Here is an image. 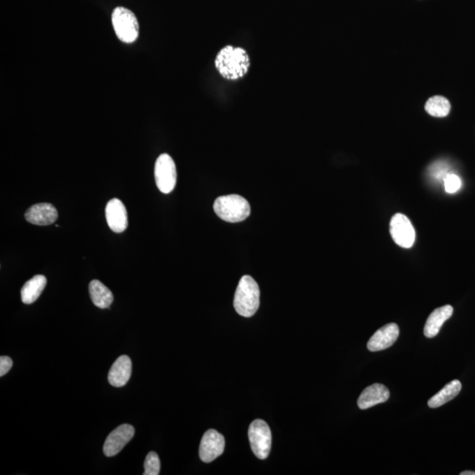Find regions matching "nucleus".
Returning a JSON list of instances; mask_svg holds the SVG:
<instances>
[{
	"label": "nucleus",
	"mask_w": 475,
	"mask_h": 475,
	"mask_svg": "<svg viewBox=\"0 0 475 475\" xmlns=\"http://www.w3.org/2000/svg\"><path fill=\"white\" fill-rule=\"evenodd\" d=\"M220 75L227 80L242 79L249 73L250 59L243 48L227 45L220 50L215 59Z\"/></svg>",
	"instance_id": "nucleus-1"
},
{
	"label": "nucleus",
	"mask_w": 475,
	"mask_h": 475,
	"mask_svg": "<svg viewBox=\"0 0 475 475\" xmlns=\"http://www.w3.org/2000/svg\"><path fill=\"white\" fill-rule=\"evenodd\" d=\"M234 308L243 317H252L260 307V289L253 277L244 276L238 285Z\"/></svg>",
	"instance_id": "nucleus-2"
},
{
	"label": "nucleus",
	"mask_w": 475,
	"mask_h": 475,
	"mask_svg": "<svg viewBox=\"0 0 475 475\" xmlns=\"http://www.w3.org/2000/svg\"><path fill=\"white\" fill-rule=\"evenodd\" d=\"M214 212L229 223H239L249 218L251 212L249 203L239 195L220 196L214 203Z\"/></svg>",
	"instance_id": "nucleus-3"
},
{
	"label": "nucleus",
	"mask_w": 475,
	"mask_h": 475,
	"mask_svg": "<svg viewBox=\"0 0 475 475\" xmlns=\"http://www.w3.org/2000/svg\"><path fill=\"white\" fill-rule=\"evenodd\" d=\"M112 24L115 34L122 42L134 43L139 35V25L137 17L125 8L119 6L112 13Z\"/></svg>",
	"instance_id": "nucleus-4"
},
{
	"label": "nucleus",
	"mask_w": 475,
	"mask_h": 475,
	"mask_svg": "<svg viewBox=\"0 0 475 475\" xmlns=\"http://www.w3.org/2000/svg\"><path fill=\"white\" fill-rule=\"evenodd\" d=\"M249 437L254 455L260 460L267 459L272 443V436L267 423L260 419L254 420L249 426Z\"/></svg>",
	"instance_id": "nucleus-5"
},
{
	"label": "nucleus",
	"mask_w": 475,
	"mask_h": 475,
	"mask_svg": "<svg viewBox=\"0 0 475 475\" xmlns=\"http://www.w3.org/2000/svg\"><path fill=\"white\" fill-rule=\"evenodd\" d=\"M154 176L156 185L164 194H169L174 190L177 172L174 159L170 155L163 154L155 163Z\"/></svg>",
	"instance_id": "nucleus-6"
},
{
	"label": "nucleus",
	"mask_w": 475,
	"mask_h": 475,
	"mask_svg": "<svg viewBox=\"0 0 475 475\" xmlns=\"http://www.w3.org/2000/svg\"><path fill=\"white\" fill-rule=\"evenodd\" d=\"M390 233L397 245L410 249L415 243L416 231L408 219L403 214L397 213L390 222Z\"/></svg>",
	"instance_id": "nucleus-7"
},
{
	"label": "nucleus",
	"mask_w": 475,
	"mask_h": 475,
	"mask_svg": "<svg viewBox=\"0 0 475 475\" xmlns=\"http://www.w3.org/2000/svg\"><path fill=\"white\" fill-rule=\"evenodd\" d=\"M225 437L215 430H209L203 435L199 448V456L203 462L210 463L222 455L225 450Z\"/></svg>",
	"instance_id": "nucleus-8"
},
{
	"label": "nucleus",
	"mask_w": 475,
	"mask_h": 475,
	"mask_svg": "<svg viewBox=\"0 0 475 475\" xmlns=\"http://www.w3.org/2000/svg\"><path fill=\"white\" fill-rule=\"evenodd\" d=\"M135 429L130 424H123L114 430L105 441L103 451L107 457L117 455L133 439Z\"/></svg>",
	"instance_id": "nucleus-9"
},
{
	"label": "nucleus",
	"mask_w": 475,
	"mask_h": 475,
	"mask_svg": "<svg viewBox=\"0 0 475 475\" xmlns=\"http://www.w3.org/2000/svg\"><path fill=\"white\" fill-rule=\"evenodd\" d=\"M400 335V328L395 323L384 326L372 335L367 344L370 351L376 352L384 351L391 347L397 341Z\"/></svg>",
	"instance_id": "nucleus-10"
},
{
	"label": "nucleus",
	"mask_w": 475,
	"mask_h": 475,
	"mask_svg": "<svg viewBox=\"0 0 475 475\" xmlns=\"http://www.w3.org/2000/svg\"><path fill=\"white\" fill-rule=\"evenodd\" d=\"M106 219L108 226L115 233H121L127 229V210L121 200L114 198L108 203Z\"/></svg>",
	"instance_id": "nucleus-11"
},
{
	"label": "nucleus",
	"mask_w": 475,
	"mask_h": 475,
	"mask_svg": "<svg viewBox=\"0 0 475 475\" xmlns=\"http://www.w3.org/2000/svg\"><path fill=\"white\" fill-rule=\"evenodd\" d=\"M27 221L36 226H50L59 218L57 210L50 203H43L30 207L25 214Z\"/></svg>",
	"instance_id": "nucleus-12"
},
{
	"label": "nucleus",
	"mask_w": 475,
	"mask_h": 475,
	"mask_svg": "<svg viewBox=\"0 0 475 475\" xmlns=\"http://www.w3.org/2000/svg\"><path fill=\"white\" fill-rule=\"evenodd\" d=\"M390 392L388 388L382 384H373L362 392L358 400V408L365 410L388 402Z\"/></svg>",
	"instance_id": "nucleus-13"
},
{
	"label": "nucleus",
	"mask_w": 475,
	"mask_h": 475,
	"mask_svg": "<svg viewBox=\"0 0 475 475\" xmlns=\"http://www.w3.org/2000/svg\"><path fill=\"white\" fill-rule=\"evenodd\" d=\"M132 364L128 356H121L114 363L108 372V382L115 388H122L131 379Z\"/></svg>",
	"instance_id": "nucleus-14"
},
{
	"label": "nucleus",
	"mask_w": 475,
	"mask_h": 475,
	"mask_svg": "<svg viewBox=\"0 0 475 475\" xmlns=\"http://www.w3.org/2000/svg\"><path fill=\"white\" fill-rule=\"evenodd\" d=\"M453 314V308L449 305H444V307L434 310L429 318L427 319L425 326H424V335L427 338L435 337L439 334L444 322L449 320Z\"/></svg>",
	"instance_id": "nucleus-15"
},
{
	"label": "nucleus",
	"mask_w": 475,
	"mask_h": 475,
	"mask_svg": "<svg viewBox=\"0 0 475 475\" xmlns=\"http://www.w3.org/2000/svg\"><path fill=\"white\" fill-rule=\"evenodd\" d=\"M46 277L43 276V275H37V276L27 282L23 285L22 291H20L23 303L30 305L38 300L44 288L46 287Z\"/></svg>",
	"instance_id": "nucleus-16"
},
{
	"label": "nucleus",
	"mask_w": 475,
	"mask_h": 475,
	"mask_svg": "<svg viewBox=\"0 0 475 475\" xmlns=\"http://www.w3.org/2000/svg\"><path fill=\"white\" fill-rule=\"evenodd\" d=\"M461 388H462V385H461L459 380H453L449 384L444 386L440 392L436 393L435 395L429 400L428 406L430 409L439 408V407L451 402V400L459 395Z\"/></svg>",
	"instance_id": "nucleus-17"
},
{
	"label": "nucleus",
	"mask_w": 475,
	"mask_h": 475,
	"mask_svg": "<svg viewBox=\"0 0 475 475\" xmlns=\"http://www.w3.org/2000/svg\"><path fill=\"white\" fill-rule=\"evenodd\" d=\"M89 293L92 301L97 307L105 309L113 303L114 297L111 291L100 281L93 280L89 284Z\"/></svg>",
	"instance_id": "nucleus-18"
},
{
	"label": "nucleus",
	"mask_w": 475,
	"mask_h": 475,
	"mask_svg": "<svg viewBox=\"0 0 475 475\" xmlns=\"http://www.w3.org/2000/svg\"><path fill=\"white\" fill-rule=\"evenodd\" d=\"M425 110L432 117H446L450 113L451 103L446 97L436 95L427 101Z\"/></svg>",
	"instance_id": "nucleus-19"
},
{
	"label": "nucleus",
	"mask_w": 475,
	"mask_h": 475,
	"mask_svg": "<svg viewBox=\"0 0 475 475\" xmlns=\"http://www.w3.org/2000/svg\"><path fill=\"white\" fill-rule=\"evenodd\" d=\"M144 467V475H159L161 471V460H159L158 454L154 451L149 453L145 460Z\"/></svg>",
	"instance_id": "nucleus-20"
},
{
	"label": "nucleus",
	"mask_w": 475,
	"mask_h": 475,
	"mask_svg": "<svg viewBox=\"0 0 475 475\" xmlns=\"http://www.w3.org/2000/svg\"><path fill=\"white\" fill-rule=\"evenodd\" d=\"M444 184L446 191L450 193V194H453L461 188L462 183H461V180L457 175L448 174L444 179Z\"/></svg>",
	"instance_id": "nucleus-21"
},
{
	"label": "nucleus",
	"mask_w": 475,
	"mask_h": 475,
	"mask_svg": "<svg viewBox=\"0 0 475 475\" xmlns=\"http://www.w3.org/2000/svg\"><path fill=\"white\" fill-rule=\"evenodd\" d=\"M430 170H432V174L435 176L437 179H444L446 176L449 174L447 173L448 166L443 162H435L430 166Z\"/></svg>",
	"instance_id": "nucleus-22"
},
{
	"label": "nucleus",
	"mask_w": 475,
	"mask_h": 475,
	"mask_svg": "<svg viewBox=\"0 0 475 475\" xmlns=\"http://www.w3.org/2000/svg\"><path fill=\"white\" fill-rule=\"evenodd\" d=\"M13 360L8 356H2L0 358V376L3 377L11 370Z\"/></svg>",
	"instance_id": "nucleus-23"
},
{
	"label": "nucleus",
	"mask_w": 475,
	"mask_h": 475,
	"mask_svg": "<svg viewBox=\"0 0 475 475\" xmlns=\"http://www.w3.org/2000/svg\"><path fill=\"white\" fill-rule=\"evenodd\" d=\"M460 475H475V472L474 471H464L460 473Z\"/></svg>",
	"instance_id": "nucleus-24"
}]
</instances>
